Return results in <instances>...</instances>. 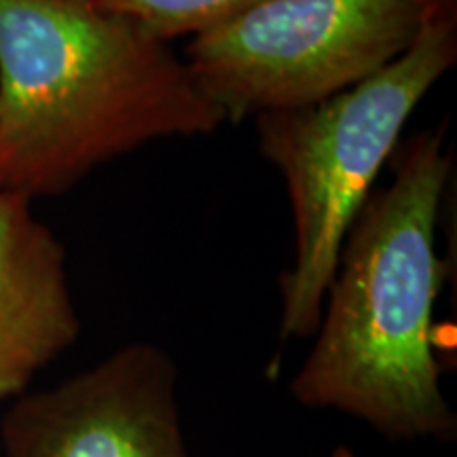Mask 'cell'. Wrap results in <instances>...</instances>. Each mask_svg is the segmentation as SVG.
Listing matches in <instances>:
<instances>
[{"mask_svg":"<svg viewBox=\"0 0 457 457\" xmlns=\"http://www.w3.org/2000/svg\"><path fill=\"white\" fill-rule=\"evenodd\" d=\"M225 117L170 43L91 0H0V187L32 202Z\"/></svg>","mask_w":457,"mask_h":457,"instance_id":"6da1fadb","label":"cell"},{"mask_svg":"<svg viewBox=\"0 0 457 457\" xmlns=\"http://www.w3.org/2000/svg\"><path fill=\"white\" fill-rule=\"evenodd\" d=\"M341 245L316 343L290 384L296 403L367 421L392 441L455 436L434 352L445 262L436 228L453 151L447 129L407 140Z\"/></svg>","mask_w":457,"mask_h":457,"instance_id":"7a4b0ae2","label":"cell"},{"mask_svg":"<svg viewBox=\"0 0 457 457\" xmlns=\"http://www.w3.org/2000/svg\"><path fill=\"white\" fill-rule=\"evenodd\" d=\"M455 60L457 21L428 20L403 55L362 83L254 119L259 151L282 176L293 216V265L279 278L284 341L316 333L353 220L415 108Z\"/></svg>","mask_w":457,"mask_h":457,"instance_id":"3957f363","label":"cell"},{"mask_svg":"<svg viewBox=\"0 0 457 457\" xmlns=\"http://www.w3.org/2000/svg\"><path fill=\"white\" fill-rule=\"evenodd\" d=\"M428 20L424 0H262L193 37L182 57L225 123H242L362 83Z\"/></svg>","mask_w":457,"mask_h":457,"instance_id":"277c9868","label":"cell"},{"mask_svg":"<svg viewBox=\"0 0 457 457\" xmlns=\"http://www.w3.org/2000/svg\"><path fill=\"white\" fill-rule=\"evenodd\" d=\"M4 457H193L179 407V369L136 341L49 390L21 396L3 420Z\"/></svg>","mask_w":457,"mask_h":457,"instance_id":"5b68a950","label":"cell"},{"mask_svg":"<svg viewBox=\"0 0 457 457\" xmlns=\"http://www.w3.org/2000/svg\"><path fill=\"white\" fill-rule=\"evenodd\" d=\"M79 333L64 245L30 199L0 187V400L24 394Z\"/></svg>","mask_w":457,"mask_h":457,"instance_id":"8992f818","label":"cell"},{"mask_svg":"<svg viewBox=\"0 0 457 457\" xmlns=\"http://www.w3.org/2000/svg\"><path fill=\"white\" fill-rule=\"evenodd\" d=\"M106 13L131 21L159 41L199 37L236 20L262 0H91Z\"/></svg>","mask_w":457,"mask_h":457,"instance_id":"52a82bcc","label":"cell"},{"mask_svg":"<svg viewBox=\"0 0 457 457\" xmlns=\"http://www.w3.org/2000/svg\"><path fill=\"white\" fill-rule=\"evenodd\" d=\"M430 20L457 21V0H424Z\"/></svg>","mask_w":457,"mask_h":457,"instance_id":"ba28073f","label":"cell"},{"mask_svg":"<svg viewBox=\"0 0 457 457\" xmlns=\"http://www.w3.org/2000/svg\"><path fill=\"white\" fill-rule=\"evenodd\" d=\"M333 457H353V453H352V449H347V447H339V449H335Z\"/></svg>","mask_w":457,"mask_h":457,"instance_id":"9c48e42d","label":"cell"}]
</instances>
